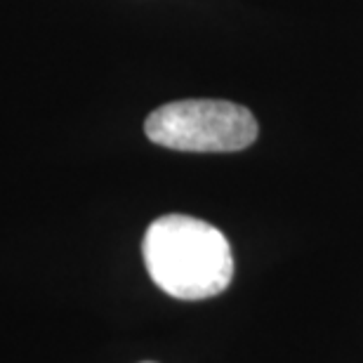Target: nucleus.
<instances>
[{
	"label": "nucleus",
	"mask_w": 363,
	"mask_h": 363,
	"mask_svg": "<svg viewBox=\"0 0 363 363\" xmlns=\"http://www.w3.org/2000/svg\"><path fill=\"white\" fill-rule=\"evenodd\" d=\"M142 255L151 281L177 300H208L234 279L227 236L189 215H165L149 224Z\"/></svg>",
	"instance_id": "1"
},
{
	"label": "nucleus",
	"mask_w": 363,
	"mask_h": 363,
	"mask_svg": "<svg viewBox=\"0 0 363 363\" xmlns=\"http://www.w3.org/2000/svg\"><path fill=\"white\" fill-rule=\"evenodd\" d=\"M144 133L154 144L194 154H229L257 140L248 108L224 99H182L149 113Z\"/></svg>",
	"instance_id": "2"
},
{
	"label": "nucleus",
	"mask_w": 363,
	"mask_h": 363,
	"mask_svg": "<svg viewBox=\"0 0 363 363\" xmlns=\"http://www.w3.org/2000/svg\"><path fill=\"white\" fill-rule=\"evenodd\" d=\"M144 363H151V361H144Z\"/></svg>",
	"instance_id": "3"
}]
</instances>
